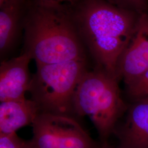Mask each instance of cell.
<instances>
[{
  "label": "cell",
  "instance_id": "2",
  "mask_svg": "<svg viewBox=\"0 0 148 148\" xmlns=\"http://www.w3.org/2000/svg\"><path fill=\"white\" fill-rule=\"evenodd\" d=\"M24 52L36 65L85 59L73 19L63 5L36 1L25 20Z\"/></svg>",
  "mask_w": 148,
  "mask_h": 148
},
{
  "label": "cell",
  "instance_id": "4",
  "mask_svg": "<svg viewBox=\"0 0 148 148\" xmlns=\"http://www.w3.org/2000/svg\"><path fill=\"white\" fill-rule=\"evenodd\" d=\"M29 92L41 112L74 116V94L88 70L86 59L36 65Z\"/></svg>",
  "mask_w": 148,
  "mask_h": 148
},
{
  "label": "cell",
  "instance_id": "15",
  "mask_svg": "<svg viewBox=\"0 0 148 148\" xmlns=\"http://www.w3.org/2000/svg\"><path fill=\"white\" fill-rule=\"evenodd\" d=\"M24 0H0V8L5 5L19 2H23Z\"/></svg>",
  "mask_w": 148,
  "mask_h": 148
},
{
  "label": "cell",
  "instance_id": "3",
  "mask_svg": "<svg viewBox=\"0 0 148 148\" xmlns=\"http://www.w3.org/2000/svg\"><path fill=\"white\" fill-rule=\"evenodd\" d=\"M119 81L116 77L95 67L85 73L74 94V115L90 118L98 132L101 145L108 144L117 122L128 108L122 98Z\"/></svg>",
  "mask_w": 148,
  "mask_h": 148
},
{
  "label": "cell",
  "instance_id": "11",
  "mask_svg": "<svg viewBox=\"0 0 148 148\" xmlns=\"http://www.w3.org/2000/svg\"><path fill=\"white\" fill-rule=\"evenodd\" d=\"M126 86L127 95L132 101L148 97V70Z\"/></svg>",
  "mask_w": 148,
  "mask_h": 148
},
{
  "label": "cell",
  "instance_id": "1",
  "mask_svg": "<svg viewBox=\"0 0 148 148\" xmlns=\"http://www.w3.org/2000/svg\"><path fill=\"white\" fill-rule=\"evenodd\" d=\"M140 16L106 0L82 2L74 21L95 60L96 67L117 78L119 60L134 34Z\"/></svg>",
  "mask_w": 148,
  "mask_h": 148
},
{
  "label": "cell",
  "instance_id": "5",
  "mask_svg": "<svg viewBox=\"0 0 148 148\" xmlns=\"http://www.w3.org/2000/svg\"><path fill=\"white\" fill-rule=\"evenodd\" d=\"M29 148H99L74 116L41 112L32 124Z\"/></svg>",
  "mask_w": 148,
  "mask_h": 148
},
{
  "label": "cell",
  "instance_id": "12",
  "mask_svg": "<svg viewBox=\"0 0 148 148\" xmlns=\"http://www.w3.org/2000/svg\"><path fill=\"white\" fill-rule=\"evenodd\" d=\"M120 8L142 15L148 13V0H106Z\"/></svg>",
  "mask_w": 148,
  "mask_h": 148
},
{
  "label": "cell",
  "instance_id": "9",
  "mask_svg": "<svg viewBox=\"0 0 148 148\" xmlns=\"http://www.w3.org/2000/svg\"><path fill=\"white\" fill-rule=\"evenodd\" d=\"M41 112L37 103L26 98L4 101L0 104V135H8L32 125Z\"/></svg>",
  "mask_w": 148,
  "mask_h": 148
},
{
  "label": "cell",
  "instance_id": "10",
  "mask_svg": "<svg viewBox=\"0 0 148 148\" xmlns=\"http://www.w3.org/2000/svg\"><path fill=\"white\" fill-rule=\"evenodd\" d=\"M23 2L12 3L1 7L0 54H7L13 48L18 34Z\"/></svg>",
  "mask_w": 148,
  "mask_h": 148
},
{
  "label": "cell",
  "instance_id": "14",
  "mask_svg": "<svg viewBox=\"0 0 148 148\" xmlns=\"http://www.w3.org/2000/svg\"><path fill=\"white\" fill-rule=\"evenodd\" d=\"M40 2L47 3V4H52L57 5H63L64 3H69L70 4L74 3L77 0H36Z\"/></svg>",
  "mask_w": 148,
  "mask_h": 148
},
{
  "label": "cell",
  "instance_id": "16",
  "mask_svg": "<svg viewBox=\"0 0 148 148\" xmlns=\"http://www.w3.org/2000/svg\"><path fill=\"white\" fill-rule=\"evenodd\" d=\"M112 148L111 146H110V145H108V144H105V145H101V147H100V148Z\"/></svg>",
  "mask_w": 148,
  "mask_h": 148
},
{
  "label": "cell",
  "instance_id": "7",
  "mask_svg": "<svg viewBox=\"0 0 148 148\" xmlns=\"http://www.w3.org/2000/svg\"><path fill=\"white\" fill-rule=\"evenodd\" d=\"M31 57L27 53L10 60L3 61L0 66V101L25 98L32 77L29 71Z\"/></svg>",
  "mask_w": 148,
  "mask_h": 148
},
{
  "label": "cell",
  "instance_id": "13",
  "mask_svg": "<svg viewBox=\"0 0 148 148\" xmlns=\"http://www.w3.org/2000/svg\"><path fill=\"white\" fill-rule=\"evenodd\" d=\"M0 148H29L27 141L19 137L16 133L0 135Z\"/></svg>",
  "mask_w": 148,
  "mask_h": 148
},
{
  "label": "cell",
  "instance_id": "8",
  "mask_svg": "<svg viewBox=\"0 0 148 148\" xmlns=\"http://www.w3.org/2000/svg\"><path fill=\"white\" fill-rule=\"evenodd\" d=\"M127 111L125 123L114 133L117 148H148V97L133 101Z\"/></svg>",
  "mask_w": 148,
  "mask_h": 148
},
{
  "label": "cell",
  "instance_id": "6",
  "mask_svg": "<svg viewBox=\"0 0 148 148\" xmlns=\"http://www.w3.org/2000/svg\"><path fill=\"white\" fill-rule=\"evenodd\" d=\"M148 70V13L140 15L130 42L119 60L117 77L126 86Z\"/></svg>",
  "mask_w": 148,
  "mask_h": 148
}]
</instances>
